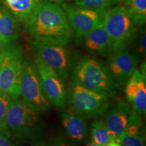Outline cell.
I'll return each instance as SVG.
<instances>
[{
    "label": "cell",
    "mask_w": 146,
    "mask_h": 146,
    "mask_svg": "<svg viewBox=\"0 0 146 146\" xmlns=\"http://www.w3.org/2000/svg\"><path fill=\"white\" fill-rule=\"evenodd\" d=\"M26 27L29 33L36 41L66 45L73 35L61 7L47 1L38 5Z\"/></svg>",
    "instance_id": "cell-1"
},
{
    "label": "cell",
    "mask_w": 146,
    "mask_h": 146,
    "mask_svg": "<svg viewBox=\"0 0 146 146\" xmlns=\"http://www.w3.org/2000/svg\"><path fill=\"white\" fill-rule=\"evenodd\" d=\"M72 78L80 86L108 98L116 94L118 85L108 67L95 58L80 60L72 69Z\"/></svg>",
    "instance_id": "cell-2"
},
{
    "label": "cell",
    "mask_w": 146,
    "mask_h": 146,
    "mask_svg": "<svg viewBox=\"0 0 146 146\" xmlns=\"http://www.w3.org/2000/svg\"><path fill=\"white\" fill-rule=\"evenodd\" d=\"M39 114L23 100H13L7 113V127L16 139H31L40 131Z\"/></svg>",
    "instance_id": "cell-3"
},
{
    "label": "cell",
    "mask_w": 146,
    "mask_h": 146,
    "mask_svg": "<svg viewBox=\"0 0 146 146\" xmlns=\"http://www.w3.org/2000/svg\"><path fill=\"white\" fill-rule=\"evenodd\" d=\"M1 47L0 61V92L12 100L21 96L23 56L21 51L12 45Z\"/></svg>",
    "instance_id": "cell-4"
},
{
    "label": "cell",
    "mask_w": 146,
    "mask_h": 146,
    "mask_svg": "<svg viewBox=\"0 0 146 146\" xmlns=\"http://www.w3.org/2000/svg\"><path fill=\"white\" fill-rule=\"evenodd\" d=\"M102 25L112 40L114 50L127 47L136 33L130 14L124 6L106 10Z\"/></svg>",
    "instance_id": "cell-5"
},
{
    "label": "cell",
    "mask_w": 146,
    "mask_h": 146,
    "mask_svg": "<svg viewBox=\"0 0 146 146\" xmlns=\"http://www.w3.org/2000/svg\"><path fill=\"white\" fill-rule=\"evenodd\" d=\"M109 98L72 82L68 100L70 110L84 119L104 114L110 106Z\"/></svg>",
    "instance_id": "cell-6"
},
{
    "label": "cell",
    "mask_w": 146,
    "mask_h": 146,
    "mask_svg": "<svg viewBox=\"0 0 146 146\" xmlns=\"http://www.w3.org/2000/svg\"><path fill=\"white\" fill-rule=\"evenodd\" d=\"M21 96L24 102L39 114L46 112L50 108L35 65L29 61H23Z\"/></svg>",
    "instance_id": "cell-7"
},
{
    "label": "cell",
    "mask_w": 146,
    "mask_h": 146,
    "mask_svg": "<svg viewBox=\"0 0 146 146\" xmlns=\"http://www.w3.org/2000/svg\"><path fill=\"white\" fill-rule=\"evenodd\" d=\"M31 48L35 58L58 73L63 80L68 76L71 64V55L64 45L33 40Z\"/></svg>",
    "instance_id": "cell-8"
},
{
    "label": "cell",
    "mask_w": 146,
    "mask_h": 146,
    "mask_svg": "<svg viewBox=\"0 0 146 146\" xmlns=\"http://www.w3.org/2000/svg\"><path fill=\"white\" fill-rule=\"evenodd\" d=\"M61 8L77 39H81L93 29L102 23L106 10H92L64 3Z\"/></svg>",
    "instance_id": "cell-9"
},
{
    "label": "cell",
    "mask_w": 146,
    "mask_h": 146,
    "mask_svg": "<svg viewBox=\"0 0 146 146\" xmlns=\"http://www.w3.org/2000/svg\"><path fill=\"white\" fill-rule=\"evenodd\" d=\"M35 63L47 99L54 106L63 107L67 99V93L63 79L39 58H35Z\"/></svg>",
    "instance_id": "cell-10"
},
{
    "label": "cell",
    "mask_w": 146,
    "mask_h": 146,
    "mask_svg": "<svg viewBox=\"0 0 146 146\" xmlns=\"http://www.w3.org/2000/svg\"><path fill=\"white\" fill-rule=\"evenodd\" d=\"M139 56L127 47L114 50L109 60L108 68L118 85L127 83L137 69Z\"/></svg>",
    "instance_id": "cell-11"
},
{
    "label": "cell",
    "mask_w": 146,
    "mask_h": 146,
    "mask_svg": "<svg viewBox=\"0 0 146 146\" xmlns=\"http://www.w3.org/2000/svg\"><path fill=\"white\" fill-rule=\"evenodd\" d=\"M133 112V108L124 102H120L106 112L104 123L113 140L125 132Z\"/></svg>",
    "instance_id": "cell-12"
},
{
    "label": "cell",
    "mask_w": 146,
    "mask_h": 146,
    "mask_svg": "<svg viewBox=\"0 0 146 146\" xmlns=\"http://www.w3.org/2000/svg\"><path fill=\"white\" fill-rule=\"evenodd\" d=\"M85 47L89 52L100 56H108L113 52L112 41L102 23L93 29L84 37Z\"/></svg>",
    "instance_id": "cell-13"
},
{
    "label": "cell",
    "mask_w": 146,
    "mask_h": 146,
    "mask_svg": "<svg viewBox=\"0 0 146 146\" xmlns=\"http://www.w3.org/2000/svg\"><path fill=\"white\" fill-rule=\"evenodd\" d=\"M61 122L69 137L76 141H84L88 137L87 124L81 116L70 110L64 111L60 115Z\"/></svg>",
    "instance_id": "cell-14"
},
{
    "label": "cell",
    "mask_w": 146,
    "mask_h": 146,
    "mask_svg": "<svg viewBox=\"0 0 146 146\" xmlns=\"http://www.w3.org/2000/svg\"><path fill=\"white\" fill-rule=\"evenodd\" d=\"M18 22L26 25L41 0H0Z\"/></svg>",
    "instance_id": "cell-15"
},
{
    "label": "cell",
    "mask_w": 146,
    "mask_h": 146,
    "mask_svg": "<svg viewBox=\"0 0 146 146\" xmlns=\"http://www.w3.org/2000/svg\"><path fill=\"white\" fill-rule=\"evenodd\" d=\"M18 21L0 1V36L5 45H10L18 39Z\"/></svg>",
    "instance_id": "cell-16"
},
{
    "label": "cell",
    "mask_w": 146,
    "mask_h": 146,
    "mask_svg": "<svg viewBox=\"0 0 146 146\" xmlns=\"http://www.w3.org/2000/svg\"><path fill=\"white\" fill-rule=\"evenodd\" d=\"M127 9L135 26L143 25L146 20V0H125Z\"/></svg>",
    "instance_id": "cell-17"
},
{
    "label": "cell",
    "mask_w": 146,
    "mask_h": 146,
    "mask_svg": "<svg viewBox=\"0 0 146 146\" xmlns=\"http://www.w3.org/2000/svg\"><path fill=\"white\" fill-rule=\"evenodd\" d=\"M91 136L92 141L101 146H106L110 142L114 141L102 120H96L91 124Z\"/></svg>",
    "instance_id": "cell-18"
},
{
    "label": "cell",
    "mask_w": 146,
    "mask_h": 146,
    "mask_svg": "<svg viewBox=\"0 0 146 146\" xmlns=\"http://www.w3.org/2000/svg\"><path fill=\"white\" fill-rule=\"evenodd\" d=\"M133 110L140 115H145L146 112V83L145 77L140 81L139 89L132 102Z\"/></svg>",
    "instance_id": "cell-19"
},
{
    "label": "cell",
    "mask_w": 146,
    "mask_h": 146,
    "mask_svg": "<svg viewBox=\"0 0 146 146\" xmlns=\"http://www.w3.org/2000/svg\"><path fill=\"white\" fill-rule=\"evenodd\" d=\"M114 141L121 146H145V145L144 134L129 135L122 133Z\"/></svg>",
    "instance_id": "cell-20"
},
{
    "label": "cell",
    "mask_w": 146,
    "mask_h": 146,
    "mask_svg": "<svg viewBox=\"0 0 146 146\" xmlns=\"http://www.w3.org/2000/svg\"><path fill=\"white\" fill-rule=\"evenodd\" d=\"M116 2L115 0H75L78 6L92 10H106Z\"/></svg>",
    "instance_id": "cell-21"
},
{
    "label": "cell",
    "mask_w": 146,
    "mask_h": 146,
    "mask_svg": "<svg viewBox=\"0 0 146 146\" xmlns=\"http://www.w3.org/2000/svg\"><path fill=\"white\" fill-rule=\"evenodd\" d=\"M12 100L8 95L0 92V129L8 127L6 125V116Z\"/></svg>",
    "instance_id": "cell-22"
},
{
    "label": "cell",
    "mask_w": 146,
    "mask_h": 146,
    "mask_svg": "<svg viewBox=\"0 0 146 146\" xmlns=\"http://www.w3.org/2000/svg\"><path fill=\"white\" fill-rule=\"evenodd\" d=\"M8 127L0 129V146H18Z\"/></svg>",
    "instance_id": "cell-23"
},
{
    "label": "cell",
    "mask_w": 146,
    "mask_h": 146,
    "mask_svg": "<svg viewBox=\"0 0 146 146\" xmlns=\"http://www.w3.org/2000/svg\"><path fill=\"white\" fill-rule=\"evenodd\" d=\"M137 56L145 57L146 52V33L144 29L142 31L138 39L137 43Z\"/></svg>",
    "instance_id": "cell-24"
},
{
    "label": "cell",
    "mask_w": 146,
    "mask_h": 146,
    "mask_svg": "<svg viewBox=\"0 0 146 146\" xmlns=\"http://www.w3.org/2000/svg\"><path fill=\"white\" fill-rule=\"evenodd\" d=\"M49 146H72L65 139L59 137L55 139Z\"/></svg>",
    "instance_id": "cell-25"
},
{
    "label": "cell",
    "mask_w": 146,
    "mask_h": 146,
    "mask_svg": "<svg viewBox=\"0 0 146 146\" xmlns=\"http://www.w3.org/2000/svg\"><path fill=\"white\" fill-rule=\"evenodd\" d=\"M106 146H121V145H120L118 143H117L116 141H112L110 142V143L108 144Z\"/></svg>",
    "instance_id": "cell-26"
},
{
    "label": "cell",
    "mask_w": 146,
    "mask_h": 146,
    "mask_svg": "<svg viewBox=\"0 0 146 146\" xmlns=\"http://www.w3.org/2000/svg\"><path fill=\"white\" fill-rule=\"evenodd\" d=\"M47 1H49V2L51 3H60V2H62V1H64L66 0H46Z\"/></svg>",
    "instance_id": "cell-27"
},
{
    "label": "cell",
    "mask_w": 146,
    "mask_h": 146,
    "mask_svg": "<svg viewBox=\"0 0 146 146\" xmlns=\"http://www.w3.org/2000/svg\"><path fill=\"white\" fill-rule=\"evenodd\" d=\"M5 45H5V44L4 42H3V41L2 38H1V36H0V47H4Z\"/></svg>",
    "instance_id": "cell-28"
},
{
    "label": "cell",
    "mask_w": 146,
    "mask_h": 146,
    "mask_svg": "<svg viewBox=\"0 0 146 146\" xmlns=\"http://www.w3.org/2000/svg\"><path fill=\"white\" fill-rule=\"evenodd\" d=\"M86 146H101V145H98V144L94 143V141H91V143L87 144Z\"/></svg>",
    "instance_id": "cell-29"
},
{
    "label": "cell",
    "mask_w": 146,
    "mask_h": 146,
    "mask_svg": "<svg viewBox=\"0 0 146 146\" xmlns=\"http://www.w3.org/2000/svg\"><path fill=\"white\" fill-rule=\"evenodd\" d=\"M34 146H47L46 143H45L44 142H39V143H36Z\"/></svg>",
    "instance_id": "cell-30"
},
{
    "label": "cell",
    "mask_w": 146,
    "mask_h": 146,
    "mask_svg": "<svg viewBox=\"0 0 146 146\" xmlns=\"http://www.w3.org/2000/svg\"><path fill=\"white\" fill-rule=\"evenodd\" d=\"M1 53H2V50H1V47H0V61H1Z\"/></svg>",
    "instance_id": "cell-31"
}]
</instances>
